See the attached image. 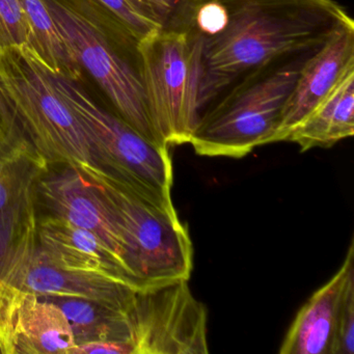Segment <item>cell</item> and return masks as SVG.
Masks as SVG:
<instances>
[{
	"mask_svg": "<svg viewBox=\"0 0 354 354\" xmlns=\"http://www.w3.org/2000/svg\"><path fill=\"white\" fill-rule=\"evenodd\" d=\"M221 3L225 11L223 28L202 39V111L240 78L279 59L312 53L351 19L333 0Z\"/></svg>",
	"mask_w": 354,
	"mask_h": 354,
	"instance_id": "6da1fadb",
	"label": "cell"
},
{
	"mask_svg": "<svg viewBox=\"0 0 354 354\" xmlns=\"http://www.w3.org/2000/svg\"><path fill=\"white\" fill-rule=\"evenodd\" d=\"M78 171L98 189L115 215L127 248V264L142 289L189 281L194 246L175 207L155 204L93 165Z\"/></svg>",
	"mask_w": 354,
	"mask_h": 354,
	"instance_id": "7a4b0ae2",
	"label": "cell"
},
{
	"mask_svg": "<svg viewBox=\"0 0 354 354\" xmlns=\"http://www.w3.org/2000/svg\"><path fill=\"white\" fill-rule=\"evenodd\" d=\"M310 53L291 63L277 67L273 64L252 72L227 88L225 96L217 97L219 100L201 113L190 138L196 154L240 159L257 147L268 145L300 68Z\"/></svg>",
	"mask_w": 354,
	"mask_h": 354,
	"instance_id": "3957f363",
	"label": "cell"
},
{
	"mask_svg": "<svg viewBox=\"0 0 354 354\" xmlns=\"http://www.w3.org/2000/svg\"><path fill=\"white\" fill-rule=\"evenodd\" d=\"M136 50L155 140L165 148L189 144L202 113V38L162 28L138 41Z\"/></svg>",
	"mask_w": 354,
	"mask_h": 354,
	"instance_id": "277c9868",
	"label": "cell"
},
{
	"mask_svg": "<svg viewBox=\"0 0 354 354\" xmlns=\"http://www.w3.org/2000/svg\"><path fill=\"white\" fill-rule=\"evenodd\" d=\"M0 90L26 138L49 167L92 165L90 144L80 120L30 47L0 55Z\"/></svg>",
	"mask_w": 354,
	"mask_h": 354,
	"instance_id": "5b68a950",
	"label": "cell"
},
{
	"mask_svg": "<svg viewBox=\"0 0 354 354\" xmlns=\"http://www.w3.org/2000/svg\"><path fill=\"white\" fill-rule=\"evenodd\" d=\"M50 76L84 128L92 165L138 196L161 206L174 207L169 148L150 142L123 119L101 109L73 80Z\"/></svg>",
	"mask_w": 354,
	"mask_h": 354,
	"instance_id": "8992f818",
	"label": "cell"
},
{
	"mask_svg": "<svg viewBox=\"0 0 354 354\" xmlns=\"http://www.w3.org/2000/svg\"><path fill=\"white\" fill-rule=\"evenodd\" d=\"M48 171L19 125L0 127V279L38 248V184Z\"/></svg>",
	"mask_w": 354,
	"mask_h": 354,
	"instance_id": "52a82bcc",
	"label": "cell"
},
{
	"mask_svg": "<svg viewBox=\"0 0 354 354\" xmlns=\"http://www.w3.org/2000/svg\"><path fill=\"white\" fill-rule=\"evenodd\" d=\"M44 3L72 55L102 88L120 118L158 145L149 120L140 72L115 53L102 28L86 14L63 0Z\"/></svg>",
	"mask_w": 354,
	"mask_h": 354,
	"instance_id": "ba28073f",
	"label": "cell"
},
{
	"mask_svg": "<svg viewBox=\"0 0 354 354\" xmlns=\"http://www.w3.org/2000/svg\"><path fill=\"white\" fill-rule=\"evenodd\" d=\"M208 313L188 281L140 290L127 310L132 354L208 353Z\"/></svg>",
	"mask_w": 354,
	"mask_h": 354,
	"instance_id": "9c48e42d",
	"label": "cell"
},
{
	"mask_svg": "<svg viewBox=\"0 0 354 354\" xmlns=\"http://www.w3.org/2000/svg\"><path fill=\"white\" fill-rule=\"evenodd\" d=\"M75 347L59 306L0 279V354H72Z\"/></svg>",
	"mask_w": 354,
	"mask_h": 354,
	"instance_id": "30bf717a",
	"label": "cell"
},
{
	"mask_svg": "<svg viewBox=\"0 0 354 354\" xmlns=\"http://www.w3.org/2000/svg\"><path fill=\"white\" fill-rule=\"evenodd\" d=\"M351 69H354L352 18L337 26L326 41L304 59L268 144L287 142L291 132L333 92Z\"/></svg>",
	"mask_w": 354,
	"mask_h": 354,
	"instance_id": "8fae6325",
	"label": "cell"
},
{
	"mask_svg": "<svg viewBox=\"0 0 354 354\" xmlns=\"http://www.w3.org/2000/svg\"><path fill=\"white\" fill-rule=\"evenodd\" d=\"M38 198L50 215L98 236L119 257L136 281L128 267L126 242L115 215L98 189L77 169L66 167L57 173L47 171L39 182Z\"/></svg>",
	"mask_w": 354,
	"mask_h": 354,
	"instance_id": "7c38bea8",
	"label": "cell"
},
{
	"mask_svg": "<svg viewBox=\"0 0 354 354\" xmlns=\"http://www.w3.org/2000/svg\"><path fill=\"white\" fill-rule=\"evenodd\" d=\"M38 248L55 266L140 289L125 265L98 236L53 215L38 219Z\"/></svg>",
	"mask_w": 354,
	"mask_h": 354,
	"instance_id": "4fadbf2b",
	"label": "cell"
},
{
	"mask_svg": "<svg viewBox=\"0 0 354 354\" xmlns=\"http://www.w3.org/2000/svg\"><path fill=\"white\" fill-rule=\"evenodd\" d=\"M3 281L39 297H69L127 310L140 291L105 277L59 268L37 248Z\"/></svg>",
	"mask_w": 354,
	"mask_h": 354,
	"instance_id": "5bb4252c",
	"label": "cell"
},
{
	"mask_svg": "<svg viewBox=\"0 0 354 354\" xmlns=\"http://www.w3.org/2000/svg\"><path fill=\"white\" fill-rule=\"evenodd\" d=\"M354 281V240L335 274L301 306L286 333L281 354H333L339 310Z\"/></svg>",
	"mask_w": 354,
	"mask_h": 354,
	"instance_id": "9a60e30c",
	"label": "cell"
},
{
	"mask_svg": "<svg viewBox=\"0 0 354 354\" xmlns=\"http://www.w3.org/2000/svg\"><path fill=\"white\" fill-rule=\"evenodd\" d=\"M354 134V69L349 70L333 92L291 132L287 142L300 152L331 148Z\"/></svg>",
	"mask_w": 354,
	"mask_h": 354,
	"instance_id": "2e32d148",
	"label": "cell"
},
{
	"mask_svg": "<svg viewBox=\"0 0 354 354\" xmlns=\"http://www.w3.org/2000/svg\"><path fill=\"white\" fill-rule=\"evenodd\" d=\"M59 306L65 313L76 345L94 341L128 344L127 310L113 308L100 302L69 297H40Z\"/></svg>",
	"mask_w": 354,
	"mask_h": 354,
	"instance_id": "e0dca14e",
	"label": "cell"
},
{
	"mask_svg": "<svg viewBox=\"0 0 354 354\" xmlns=\"http://www.w3.org/2000/svg\"><path fill=\"white\" fill-rule=\"evenodd\" d=\"M19 1L30 26V48L53 75L80 80L82 66L66 44L44 0Z\"/></svg>",
	"mask_w": 354,
	"mask_h": 354,
	"instance_id": "ac0fdd59",
	"label": "cell"
},
{
	"mask_svg": "<svg viewBox=\"0 0 354 354\" xmlns=\"http://www.w3.org/2000/svg\"><path fill=\"white\" fill-rule=\"evenodd\" d=\"M122 24L131 38L138 41L162 30L157 14L147 0H98Z\"/></svg>",
	"mask_w": 354,
	"mask_h": 354,
	"instance_id": "d6986e66",
	"label": "cell"
},
{
	"mask_svg": "<svg viewBox=\"0 0 354 354\" xmlns=\"http://www.w3.org/2000/svg\"><path fill=\"white\" fill-rule=\"evenodd\" d=\"M30 30L19 0H0V55L16 47H30Z\"/></svg>",
	"mask_w": 354,
	"mask_h": 354,
	"instance_id": "ffe728a7",
	"label": "cell"
},
{
	"mask_svg": "<svg viewBox=\"0 0 354 354\" xmlns=\"http://www.w3.org/2000/svg\"><path fill=\"white\" fill-rule=\"evenodd\" d=\"M167 30H184L204 0H147Z\"/></svg>",
	"mask_w": 354,
	"mask_h": 354,
	"instance_id": "44dd1931",
	"label": "cell"
},
{
	"mask_svg": "<svg viewBox=\"0 0 354 354\" xmlns=\"http://www.w3.org/2000/svg\"><path fill=\"white\" fill-rule=\"evenodd\" d=\"M354 352V281L350 283L337 318L333 354Z\"/></svg>",
	"mask_w": 354,
	"mask_h": 354,
	"instance_id": "7402d4cb",
	"label": "cell"
},
{
	"mask_svg": "<svg viewBox=\"0 0 354 354\" xmlns=\"http://www.w3.org/2000/svg\"><path fill=\"white\" fill-rule=\"evenodd\" d=\"M130 354L129 348L119 342L94 341L80 344L74 348L72 354Z\"/></svg>",
	"mask_w": 354,
	"mask_h": 354,
	"instance_id": "603a6c76",
	"label": "cell"
},
{
	"mask_svg": "<svg viewBox=\"0 0 354 354\" xmlns=\"http://www.w3.org/2000/svg\"><path fill=\"white\" fill-rule=\"evenodd\" d=\"M18 123L13 111L8 104L5 95L0 90V126L16 125Z\"/></svg>",
	"mask_w": 354,
	"mask_h": 354,
	"instance_id": "cb8c5ba5",
	"label": "cell"
}]
</instances>
